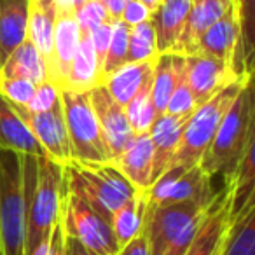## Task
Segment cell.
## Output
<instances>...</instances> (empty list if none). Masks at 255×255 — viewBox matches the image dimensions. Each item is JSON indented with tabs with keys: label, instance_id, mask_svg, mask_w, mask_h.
Listing matches in <instances>:
<instances>
[{
	"label": "cell",
	"instance_id": "obj_32",
	"mask_svg": "<svg viewBox=\"0 0 255 255\" xmlns=\"http://www.w3.org/2000/svg\"><path fill=\"white\" fill-rule=\"evenodd\" d=\"M37 86L28 79H0V95L9 103L26 107L35 95Z\"/></svg>",
	"mask_w": 255,
	"mask_h": 255
},
{
	"label": "cell",
	"instance_id": "obj_11",
	"mask_svg": "<svg viewBox=\"0 0 255 255\" xmlns=\"http://www.w3.org/2000/svg\"><path fill=\"white\" fill-rule=\"evenodd\" d=\"M185 60V82H187L196 107L208 102L224 86L234 81L231 65L201 53H191Z\"/></svg>",
	"mask_w": 255,
	"mask_h": 255
},
{
	"label": "cell",
	"instance_id": "obj_28",
	"mask_svg": "<svg viewBox=\"0 0 255 255\" xmlns=\"http://www.w3.org/2000/svg\"><path fill=\"white\" fill-rule=\"evenodd\" d=\"M255 140L248 143L236 170L227 177L231 196V217L240 213L250 201L255 199V166H254Z\"/></svg>",
	"mask_w": 255,
	"mask_h": 255
},
{
	"label": "cell",
	"instance_id": "obj_16",
	"mask_svg": "<svg viewBox=\"0 0 255 255\" xmlns=\"http://www.w3.org/2000/svg\"><path fill=\"white\" fill-rule=\"evenodd\" d=\"M189 117L191 116L163 114V116H157L156 123L150 128L149 135L154 145L152 182L171 166V161H173L175 152H177L178 145H180V140Z\"/></svg>",
	"mask_w": 255,
	"mask_h": 255
},
{
	"label": "cell",
	"instance_id": "obj_2",
	"mask_svg": "<svg viewBox=\"0 0 255 255\" xmlns=\"http://www.w3.org/2000/svg\"><path fill=\"white\" fill-rule=\"evenodd\" d=\"M255 140V105L254 82L241 88L226 117L220 123L215 136L199 159V168L210 178L222 175L229 177L236 170L248 143Z\"/></svg>",
	"mask_w": 255,
	"mask_h": 255
},
{
	"label": "cell",
	"instance_id": "obj_9",
	"mask_svg": "<svg viewBox=\"0 0 255 255\" xmlns=\"http://www.w3.org/2000/svg\"><path fill=\"white\" fill-rule=\"evenodd\" d=\"M9 105L12 107L16 116L26 124V128L40 143V147L46 150L47 157L63 164V166L70 163L72 152L67 126H65L61 100H58L46 112H30L23 105H14V103H9Z\"/></svg>",
	"mask_w": 255,
	"mask_h": 255
},
{
	"label": "cell",
	"instance_id": "obj_17",
	"mask_svg": "<svg viewBox=\"0 0 255 255\" xmlns=\"http://www.w3.org/2000/svg\"><path fill=\"white\" fill-rule=\"evenodd\" d=\"M238 23H240V39L231 61V72L234 81L248 82L254 79V56H255V0H234Z\"/></svg>",
	"mask_w": 255,
	"mask_h": 255
},
{
	"label": "cell",
	"instance_id": "obj_19",
	"mask_svg": "<svg viewBox=\"0 0 255 255\" xmlns=\"http://www.w3.org/2000/svg\"><path fill=\"white\" fill-rule=\"evenodd\" d=\"M191 5L192 0H161L156 11H152L150 23L154 26L157 53H166L175 47Z\"/></svg>",
	"mask_w": 255,
	"mask_h": 255
},
{
	"label": "cell",
	"instance_id": "obj_34",
	"mask_svg": "<svg viewBox=\"0 0 255 255\" xmlns=\"http://www.w3.org/2000/svg\"><path fill=\"white\" fill-rule=\"evenodd\" d=\"M198 109L194 103V98L191 95V89H189L187 82H185V70L184 75L178 81L177 88H175L173 95H171L170 102L166 105V112L170 116H192V112Z\"/></svg>",
	"mask_w": 255,
	"mask_h": 255
},
{
	"label": "cell",
	"instance_id": "obj_42",
	"mask_svg": "<svg viewBox=\"0 0 255 255\" xmlns=\"http://www.w3.org/2000/svg\"><path fill=\"white\" fill-rule=\"evenodd\" d=\"M138 2H142V4L145 5V7L149 9L150 12L156 11V7L161 4V0H138Z\"/></svg>",
	"mask_w": 255,
	"mask_h": 255
},
{
	"label": "cell",
	"instance_id": "obj_12",
	"mask_svg": "<svg viewBox=\"0 0 255 255\" xmlns=\"http://www.w3.org/2000/svg\"><path fill=\"white\" fill-rule=\"evenodd\" d=\"M79 40H81V30L75 21L74 12H58L54 23L53 49L46 65V81L56 86L60 91L63 89L72 61L79 49Z\"/></svg>",
	"mask_w": 255,
	"mask_h": 255
},
{
	"label": "cell",
	"instance_id": "obj_22",
	"mask_svg": "<svg viewBox=\"0 0 255 255\" xmlns=\"http://www.w3.org/2000/svg\"><path fill=\"white\" fill-rule=\"evenodd\" d=\"M30 0H0V65L25 40Z\"/></svg>",
	"mask_w": 255,
	"mask_h": 255
},
{
	"label": "cell",
	"instance_id": "obj_26",
	"mask_svg": "<svg viewBox=\"0 0 255 255\" xmlns=\"http://www.w3.org/2000/svg\"><path fill=\"white\" fill-rule=\"evenodd\" d=\"M154 63H156V60L140 61V63H124L116 72H112L102 86H105L107 91L112 95V98L124 107L136 95V91L152 77Z\"/></svg>",
	"mask_w": 255,
	"mask_h": 255
},
{
	"label": "cell",
	"instance_id": "obj_38",
	"mask_svg": "<svg viewBox=\"0 0 255 255\" xmlns=\"http://www.w3.org/2000/svg\"><path fill=\"white\" fill-rule=\"evenodd\" d=\"M152 12L142 4L138 0H129L126 5H124V11L121 14V21H124L128 26H135L138 23H143L147 19H150Z\"/></svg>",
	"mask_w": 255,
	"mask_h": 255
},
{
	"label": "cell",
	"instance_id": "obj_36",
	"mask_svg": "<svg viewBox=\"0 0 255 255\" xmlns=\"http://www.w3.org/2000/svg\"><path fill=\"white\" fill-rule=\"evenodd\" d=\"M91 44L95 47L96 58H98V65H100V74H102V67H103V60H105L107 49H109L110 44V37H112V21L102 23V25L95 26L93 30L88 32Z\"/></svg>",
	"mask_w": 255,
	"mask_h": 255
},
{
	"label": "cell",
	"instance_id": "obj_4",
	"mask_svg": "<svg viewBox=\"0 0 255 255\" xmlns=\"http://www.w3.org/2000/svg\"><path fill=\"white\" fill-rule=\"evenodd\" d=\"M26 194L21 154L0 149V254L25 255Z\"/></svg>",
	"mask_w": 255,
	"mask_h": 255
},
{
	"label": "cell",
	"instance_id": "obj_5",
	"mask_svg": "<svg viewBox=\"0 0 255 255\" xmlns=\"http://www.w3.org/2000/svg\"><path fill=\"white\" fill-rule=\"evenodd\" d=\"M245 84L240 81L229 82L217 95H213L208 102L199 105L192 112V116L189 117L187 124H185L180 145L175 152L171 164H184V166L191 168L199 163L212 138L215 136L222 119L226 117L227 110L231 109V105L234 103V100L240 95Z\"/></svg>",
	"mask_w": 255,
	"mask_h": 255
},
{
	"label": "cell",
	"instance_id": "obj_35",
	"mask_svg": "<svg viewBox=\"0 0 255 255\" xmlns=\"http://www.w3.org/2000/svg\"><path fill=\"white\" fill-rule=\"evenodd\" d=\"M58 100H60V89L51 84L49 81H44L37 86L35 95H33V98L30 100V103L25 109H28L30 112H46Z\"/></svg>",
	"mask_w": 255,
	"mask_h": 255
},
{
	"label": "cell",
	"instance_id": "obj_15",
	"mask_svg": "<svg viewBox=\"0 0 255 255\" xmlns=\"http://www.w3.org/2000/svg\"><path fill=\"white\" fill-rule=\"evenodd\" d=\"M231 5H234L233 0H192L191 11H189L187 19L184 23V28H182L177 44L171 51L182 54V56L191 54L203 33L213 23L219 21Z\"/></svg>",
	"mask_w": 255,
	"mask_h": 255
},
{
	"label": "cell",
	"instance_id": "obj_29",
	"mask_svg": "<svg viewBox=\"0 0 255 255\" xmlns=\"http://www.w3.org/2000/svg\"><path fill=\"white\" fill-rule=\"evenodd\" d=\"M145 194L143 191H138L135 198L124 203L121 208L114 212L112 219H110V227L112 233L117 240L119 248H123L126 243L136 238L143 229V217H145Z\"/></svg>",
	"mask_w": 255,
	"mask_h": 255
},
{
	"label": "cell",
	"instance_id": "obj_21",
	"mask_svg": "<svg viewBox=\"0 0 255 255\" xmlns=\"http://www.w3.org/2000/svg\"><path fill=\"white\" fill-rule=\"evenodd\" d=\"M0 149L14 150L18 154L42 157L47 156L26 124L16 116L9 102L0 95Z\"/></svg>",
	"mask_w": 255,
	"mask_h": 255
},
{
	"label": "cell",
	"instance_id": "obj_30",
	"mask_svg": "<svg viewBox=\"0 0 255 255\" xmlns=\"http://www.w3.org/2000/svg\"><path fill=\"white\" fill-rule=\"evenodd\" d=\"M156 35L150 19L129 26L128 32V63H140V61H154L157 58Z\"/></svg>",
	"mask_w": 255,
	"mask_h": 255
},
{
	"label": "cell",
	"instance_id": "obj_33",
	"mask_svg": "<svg viewBox=\"0 0 255 255\" xmlns=\"http://www.w3.org/2000/svg\"><path fill=\"white\" fill-rule=\"evenodd\" d=\"M74 16L79 25V30H81L82 33H88L89 30L102 25V23L112 21L110 16L107 14L105 7L100 4L98 0H88L82 7H79L77 11L74 12Z\"/></svg>",
	"mask_w": 255,
	"mask_h": 255
},
{
	"label": "cell",
	"instance_id": "obj_27",
	"mask_svg": "<svg viewBox=\"0 0 255 255\" xmlns=\"http://www.w3.org/2000/svg\"><path fill=\"white\" fill-rule=\"evenodd\" d=\"M0 79H28L35 84L46 81L44 61L28 37L0 65Z\"/></svg>",
	"mask_w": 255,
	"mask_h": 255
},
{
	"label": "cell",
	"instance_id": "obj_14",
	"mask_svg": "<svg viewBox=\"0 0 255 255\" xmlns=\"http://www.w3.org/2000/svg\"><path fill=\"white\" fill-rule=\"evenodd\" d=\"M110 164L117 168L138 191H145L152 184L154 145L149 133H140L131 138L126 149Z\"/></svg>",
	"mask_w": 255,
	"mask_h": 255
},
{
	"label": "cell",
	"instance_id": "obj_8",
	"mask_svg": "<svg viewBox=\"0 0 255 255\" xmlns=\"http://www.w3.org/2000/svg\"><path fill=\"white\" fill-rule=\"evenodd\" d=\"M217 198V194H215ZM215 198L210 201H185L170 206H149L145 208L143 217V234L147 238L150 255H163L173 240L184 231V227L210 208Z\"/></svg>",
	"mask_w": 255,
	"mask_h": 255
},
{
	"label": "cell",
	"instance_id": "obj_25",
	"mask_svg": "<svg viewBox=\"0 0 255 255\" xmlns=\"http://www.w3.org/2000/svg\"><path fill=\"white\" fill-rule=\"evenodd\" d=\"M219 255H255V199L229 219Z\"/></svg>",
	"mask_w": 255,
	"mask_h": 255
},
{
	"label": "cell",
	"instance_id": "obj_10",
	"mask_svg": "<svg viewBox=\"0 0 255 255\" xmlns=\"http://www.w3.org/2000/svg\"><path fill=\"white\" fill-rule=\"evenodd\" d=\"M89 100H91V107L95 110L96 119H98L100 131H102L103 142L109 150L110 161H114L126 149L128 143L131 142L135 131L128 121L124 107L112 98V95L107 91L105 86H98V88L91 89Z\"/></svg>",
	"mask_w": 255,
	"mask_h": 255
},
{
	"label": "cell",
	"instance_id": "obj_41",
	"mask_svg": "<svg viewBox=\"0 0 255 255\" xmlns=\"http://www.w3.org/2000/svg\"><path fill=\"white\" fill-rule=\"evenodd\" d=\"M65 255H98L70 236H65Z\"/></svg>",
	"mask_w": 255,
	"mask_h": 255
},
{
	"label": "cell",
	"instance_id": "obj_37",
	"mask_svg": "<svg viewBox=\"0 0 255 255\" xmlns=\"http://www.w3.org/2000/svg\"><path fill=\"white\" fill-rule=\"evenodd\" d=\"M30 255H65V233L61 219L54 224L49 238L44 240Z\"/></svg>",
	"mask_w": 255,
	"mask_h": 255
},
{
	"label": "cell",
	"instance_id": "obj_1",
	"mask_svg": "<svg viewBox=\"0 0 255 255\" xmlns=\"http://www.w3.org/2000/svg\"><path fill=\"white\" fill-rule=\"evenodd\" d=\"M21 163L26 194L25 255H30L49 238L54 224L61 219L65 175L63 164L47 156L21 154Z\"/></svg>",
	"mask_w": 255,
	"mask_h": 255
},
{
	"label": "cell",
	"instance_id": "obj_20",
	"mask_svg": "<svg viewBox=\"0 0 255 255\" xmlns=\"http://www.w3.org/2000/svg\"><path fill=\"white\" fill-rule=\"evenodd\" d=\"M185 60L182 54L166 51L159 53L152 70V84H150V102L157 116L166 112V105L177 88L178 81L184 75Z\"/></svg>",
	"mask_w": 255,
	"mask_h": 255
},
{
	"label": "cell",
	"instance_id": "obj_31",
	"mask_svg": "<svg viewBox=\"0 0 255 255\" xmlns=\"http://www.w3.org/2000/svg\"><path fill=\"white\" fill-rule=\"evenodd\" d=\"M128 32H129V26L124 21H121V19L112 21V37H110L109 49H107L102 67V84L112 72L128 63Z\"/></svg>",
	"mask_w": 255,
	"mask_h": 255
},
{
	"label": "cell",
	"instance_id": "obj_6",
	"mask_svg": "<svg viewBox=\"0 0 255 255\" xmlns=\"http://www.w3.org/2000/svg\"><path fill=\"white\" fill-rule=\"evenodd\" d=\"M72 159L77 163H110L107 145L88 93L60 91Z\"/></svg>",
	"mask_w": 255,
	"mask_h": 255
},
{
	"label": "cell",
	"instance_id": "obj_7",
	"mask_svg": "<svg viewBox=\"0 0 255 255\" xmlns=\"http://www.w3.org/2000/svg\"><path fill=\"white\" fill-rule=\"evenodd\" d=\"M61 226L65 236L74 238L98 255H117L121 250L109 220L79 196L67 191V187L61 206Z\"/></svg>",
	"mask_w": 255,
	"mask_h": 255
},
{
	"label": "cell",
	"instance_id": "obj_40",
	"mask_svg": "<svg viewBox=\"0 0 255 255\" xmlns=\"http://www.w3.org/2000/svg\"><path fill=\"white\" fill-rule=\"evenodd\" d=\"M100 4L105 7L107 14L110 16V19L112 21H117V19H121V14H123L124 11V5L129 2V0H98Z\"/></svg>",
	"mask_w": 255,
	"mask_h": 255
},
{
	"label": "cell",
	"instance_id": "obj_39",
	"mask_svg": "<svg viewBox=\"0 0 255 255\" xmlns=\"http://www.w3.org/2000/svg\"><path fill=\"white\" fill-rule=\"evenodd\" d=\"M117 255H150L149 245H147V238H145V234H143V231L136 238H133L129 243L124 245V247L117 252Z\"/></svg>",
	"mask_w": 255,
	"mask_h": 255
},
{
	"label": "cell",
	"instance_id": "obj_18",
	"mask_svg": "<svg viewBox=\"0 0 255 255\" xmlns=\"http://www.w3.org/2000/svg\"><path fill=\"white\" fill-rule=\"evenodd\" d=\"M238 39H240V23H238L236 7L231 5L226 14L203 33L192 53L206 54V56L231 65L238 46Z\"/></svg>",
	"mask_w": 255,
	"mask_h": 255
},
{
	"label": "cell",
	"instance_id": "obj_24",
	"mask_svg": "<svg viewBox=\"0 0 255 255\" xmlns=\"http://www.w3.org/2000/svg\"><path fill=\"white\" fill-rule=\"evenodd\" d=\"M56 16L58 11L56 5H54V0H30L26 37L32 40L35 49L39 51L40 58L44 61V68H46L47 61L51 58Z\"/></svg>",
	"mask_w": 255,
	"mask_h": 255
},
{
	"label": "cell",
	"instance_id": "obj_13",
	"mask_svg": "<svg viewBox=\"0 0 255 255\" xmlns=\"http://www.w3.org/2000/svg\"><path fill=\"white\" fill-rule=\"evenodd\" d=\"M231 219V196L229 185L217 191V198L206 215L203 226L199 227L191 248L185 255H219L224 234Z\"/></svg>",
	"mask_w": 255,
	"mask_h": 255
},
{
	"label": "cell",
	"instance_id": "obj_44",
	"mask_svg": "<svg viewBox=\"0 0 255 255\" xmlns=\"http://www.w3.org/2000/svg\"><path fill=\"white\" fill-rule=\"evenodd\" d=\"M0 255H2V254H0Z\"/></svg>",
	"mask_w": 255,
	"mask_h": 255
},
{
	"label": "cell",
	"instance_id": "obj_43",
	"mask_svg": "<svg viewBox=\"0 0 255 255\" xmlns=\"http://www.w3.org/2000/svg\"><path fill=\"white\" fill-rule=\"evenodd\" d=\"M233 2H234V0H233Z\"/></svg>",
	"mask_w": 255,
	"mask_h": 255
},
{
	"label": "cell",
	"instance_id": "obj_3",
	"mask_svg": "<svg viewBox=\"0 0 255 255\" xmlns=\"http://www.w3.org/2000/svg\"><path fill=\"white\" fill-rule=\"evenodd\" d=\"M65 187L110 222L114 212L135 198L138 189L110 163H77L63 166Z\"/></svg>",
	"mask_w": 255,
	"mask_h": 255
},
{
	"label": "cell",
	"instance_id": "obj_23",
	"mask_svg": "<svg viewBox=\"0 0 255 255\" xmlns=\"http://www.w3.org/2000/svg\"><path fill=\"white\" fill-rule=\"evenodd\" d=\"M98 86H102V74H100L98 58H96L95 47H93L89 35L81 32L79 49L75 53L70 72H68V77L65 81V86L61 91L88 93L91 89L98 88Z\"/></svg>",
	"mask_w": 255,
	"mask_h": 255
}]
</instances>
